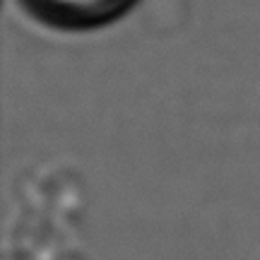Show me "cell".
I'll return each mask as SVG.
<instances>
[{
    "mask_svg": "<svg viewBox=\"0 0 260 260\" xmlns=\"http://www.w3.org/2000/svg\"><path fill=\"white\" fill-rule=\"evenodd\" d=\"M46 22L68 24V27H87L113 19L133 0H22Z\"/></svg>",
    "mask_w": 260,
    "mask_h": 260,
    "instance_id": "obj_1",
    "label": "cell"
}]
</instances>
